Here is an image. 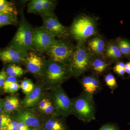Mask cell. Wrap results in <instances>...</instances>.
Here are the masks:
<instances>
[{
    "label": "cell",
    "instance_id": "cell-1",
    "mask_svg": "<svg viewBox=\"0 0 130 130\" xmlns=\"http://www.w3.org/2000/svg\"><path fill=\"white\" fill-rule=\"evenodd\" d=\"M71 101L72 113L79 120L89 123L95 119V104L93 95L83 93Z\"/></svg>",
    "mask_w": 130,
    "mask_h": 130
},
{
    "label": "cell",
    "instance_id": "cell-2",
    "mask_svg": "<svg viewBox=\"0 0 130 130\" xmlns=\"http://www.w3.org/2000/svg\"><path fill=\"white\" fill-rule=\"evenodd\" d=\"M41 72L48 82L57 86H60V84L72 74L69 66L50 59L44 61Z\"/></svg>",
    "mask_w": 130,
    "mask_h": 130
},
{
    "label": "cell",
    "instance_id": "cell-3",
    "mask_svg": "<svg viewBox=\"0 0 130 130\" xmlns=\"http://www.w3.org/2000/svg\"><path fill=\"white\" fill-rule=\"evenodd\" d=\"M92 59L85 47L79 44L74 48L69 67L72 74L78 76L90 68Z\"/></svg>",
    "mask_w": 130,
    "mask_h": 130
},
{
    "label": "cell",
    "instance_id": "cell-4",
    "mask_svg": "<svg viewBox=\"0 0 130 130\" xmlns=\"http://www.w3.org/2000/svg\"><path fill=\"white\" fill-rule=\"evenodd\" d=\"M96 31L94 20L88 16H82L74 20L70 32L76 40L83 41L94 35Z\"/></svg>",
    "mask_w": 130,
    "mask_h": 130
},
{
    "label": "cell",
    "instance_id": "cell-5",
    "mask_svg": "<svg viewBox=\"0 0 130 130\" xmlns=\"http://www.w3.org/2000/svg\"><path fill=\"white\" fill-rule=\"evenodd\" d=\"M74 50L67 43L56 40L46 53L51 60L69 66Z\"/></svg>",
    "mask_w": 130,
    "mask_h": 130
},
{
    "label": "cell",
    "instance_id": "cell-6",
    "mask_svg": "<svg viewBox=\"0 0 130 130\" xmlns=\"http://www.w3.org/2000/svg\"><path fill=\"white\" fill-rule=\"evenodd\" d=\"M33 28L29 23L23 20L13 38L11 45L28 52L32 49Z\"/></svg>",
    "mask_w": 130,
    "mask_h": 130
},
{
    "label": "cell",
    "instance_id": "cell-7",
    "mask_svg": "<svg viewBox=\"0 0 130 130\" xmlns=\"http://www.w3.org/2000/svg\"><path fill=\"white\" fill-rule=\"evenodd\" d=\"M55 40L53 35L42 26L33 29L32 48L35 50L46 53Z\"/></svg>",
    "mask_w": 130,
    "mask_h": 130
},
{
    "label": "cell",
    "instance_id": "cell-8",
    "mask_svg": "<svg viewBox=\"0 0 130 130\" xmlns=\"http://www.w3.org/2000/svg\"><path fill=\"white\" fill-rule=\"evenodd\" d=\"M53 100L55 109L59 115L66 116L72 113V102L60 86L55 88Z\"/></svg>",
    "mask_w": 130,
    "mask_h": 130
},
{
    "label": "cell",
    "instance_id": "cell-9",
    "mask_svg": "<svg viewBox=\"0 0 130 130\" xmlns=\"http://www.w3.org/2000/svg\"><path fill=\"white\" fill-rule=\"evenodd\" d=\"M41 16L43 23L42 27L55 37L65 38L69 36L68 30L61 23L54 12Z\"/></svg>",
    "mask_w": 130,
    "mask_h": 130
},
{
    "label": "cell",
    "instance_id": "cell-10",
    "mask_svg": "<svg viewBox=\"0 0 130 130\" xmlns=\"http://www.w3.org/2000/svg\"><path fill=\"white\" fill-rule=\"evenodd\" d=\"M28 53L11 45L0 51V60L5 63H21L25 62Z\"/></svg>",
    "mask_w": 130,
    "mask_h": 130
},
{
    "label": "cell",
    "instance_id": "cell-11",
    "mask_svg": "<svg viewBox=\"0 0 130 130\" xmlns=\"http://www.w3.org/2000/svg\"><path fill=\"white\" fill-rule=\"evenodd\" d=\"M56 4L50 0H32L28 3V11L32 13L47 15L54 12Z\"/></svg>",
    "mask_w": 130,
    "mask_h": 130
},
{
    "label": "cell",
    "instance_id": "cell-12",
    "mask_svg": "<svg viewBox=\"0 0 130 130\" xmlns=\"http://www.w3.org/2000/svg\"><path fill=\"white\" fill-rule=\"evenodd\" d=\"M81 83L83 92L87 94L94 96L101 89L99 79L94 76H86L81 79Z\"/></svg>",
    "mask_w": 130,
    "mask_h": 130
},
{
    "label": "cell",
    "instance_id": "cell-13",
    "mask_svg": "<svg viewBox=\"0 0 130 130\" xmlns=\"http://www.w3.org/2000/svg\"><path fill=\"white\" fill-rule=\"evenodd\" d=\"M25 62L27 70L31 73L37 74L41 73L44 61L35 52L30 51L28 53Z\"/></svg>",
    "mask_w": 130,
    "mask_h": 130
},
{
    "label": "cell",
    "instance_id": "cell-14",
    "mask_svg": "<svg viewBox=\"0 0 130 130\" xmlns=\"http://www.w3.org/2000/svg\"><path fill=\"white\" fill-rule=\"evenodd\" d=\"M18 119L20 122H23L28 126L37 127L40 125V122L37 117L29 112H23L20 114Z\"/></svg>",
    "mask_w": 130,
    "mask_h": 130
},
{
    "label": "cell",
    "instance_id": "cell-15",
    "mask_svg": "<svg viewBox=\"0 0 130 130\" xmlns=\"http://www.w3.org/2000/svg\"><path fill=\"white\" fill-rule=\"evenodd\" d=\"M41 93V89L39 87L34 88L30 93L27 95L24 100V106L27 107H30L36 105L39 101Z\"/></svg>",
    "mask_w": 130,
    "mask_h": 130
},
{
    "label": "cell",
    "instance_id": "cell-16",
    "mask_svg": "<svg viewBox=\"0 0 130 130\" xmlns=\"http://www.w3.org/2000/svg\"><path fill=\"white\" fill-rule=\"evenodd\" d=\"M88 46L95 53L101 55L105 50V43L104 40L100 38H95L90 41Z\"/></svg>",
    "mask_w": 130,
    "mask_h": 130
},
{
    "label": "cell",
    "instance_id": "cell-17",
    "mask_svg": "<svg viewBox=\"0 0 130 130\" xmlns=\"http://www.w3.org/2000/svg\"><path fill=\"white\" fill-rule=\"evenodd\" d=\"M106 52L108 57L113 60L118 61L122 58V55L118 47L113 43H110L108 44Z\"/></svg>",
    "mask_w": 130,
    "mask_h": 130
},
{
    "label": "cell",
    "instance_id": "cell-18",
    "mask_svg": "<svg viewBox=\"0 0 130 130\" xmlns=\"http://www.w3.org/2000/svg\"><path fill=\"white\" fill-rule=\"evenodd\" d=\"M0 13L13 14L17 16L18 11L13 3L0 0Z\"/></svg>",
    "mask_w": 130,
    "mask_h": 130
},
{
    "label": "cell",
    "instance_id": "cell-19",
    "mask_svg": "<svg viewBox=\"0 0 130 130\" xmlns=\"http://www.w3.org/2000/svg\"><path fill=\"white\" fill-rule=\"evenodd\" d=\"M109 64L104 61L99 59L92 60L90 68L98 74H102L108 68Z\"/></svg>",
    "mask_w": 130,
    "mask_h": 130
},
{
    "label": "cell",
    "instance_id": "cell-20",
    "mask_svg": "<svg viewBox=\"0 0 130 130\" xmlns=\"http://www.w3.org/2000/svg\"><path fill=\"white\" fill-rule=\"evenodd\" d=\"M18 23L17 16L13 14L0 13V28L9 25H15Z\"/></svg>",
    "mask_w": 130,
    "mask_h": 130
},
{
    "label": "cell",
    "instance_id": "cell-21",
    "mask_svg": "<svg viewBox=\"0 0 130 130\" xmlns=\"http://www.w3.org/2000/svg\"><path fill=\"white\" fill-rule=\"evenodd\" d=\"M45 127L48 130H66L64 123L57 119L49 120L45 124Z\"/></svg>",
    "mask_w": 130,
    "mask_h": 130
},
{
    "label": "cell",
    "instance_id": "cell-22",
    "mask_svg": "<svg viewBox=\"0 0 130 130\" xmlns=\"http://www.w3.org/2000/svg\"><path fill=\"white\" fill-rule=\"evenodd\" d=\"M118 47L121 54L127 57L130 56V42L125 39H119L117 41Z\"/></svg>",
    "mask_w": 130,
    "mask_h": 130
},
{
    "label": "cell",
    "instance_id": "cell-23",
    "mask_svg": "<svg viewBox=\"0 0 130 130\" xmlns=\"http://www.w3.org/2000/svg\"><path fill=\"white\" fill-rule=\"evenodd\" d=\"M19 106L18 99L15 96L8 98L4 103L5 109L8 111H12L17 109Z\"/></svg>",
    "mask_w": 130,
    "mask_h": 130
},
{
    "label": "cell",
    "instance_id": "cell-24",
    "mask_svg": "<svg viewBox=\"0 0 130 130\" xmlns=\"http://www.w3.org/2000/svg\"><path fill=\"white\" fill-rule=\"evenodd\" d=\"M7 74L9 76L20 77L24 74V71L22 68L16 64H12L7 68Z\"/></svg>",
    "mask_w": 130,
    "mask_h": 130
},
{
    "label": "cell",
    "instance_id": "cell-25",
    "mask_svg": "<svg viewBox=\"0 0 130 130\" xmlns=\"http://www.w3.org/2000/svg\"><path fill=\"white\" fill-rule=\"evenodd\" d=\"M105 83L111 90L112 93L118 87V85L115 77L111 73H109L105 76Z\"/></svg>",
    "mask_w": 130,
    "mask_h": 130
},
{
    "label": "cell",
    "instance_id": "cell-26",
    "mask_svg": "<svg viewBox=\"0 0 130 130\" xmlns=\"http://www.w3.org/2000/svg\"><path fill=\"white\" fill-rule=\"evenodd\" d=\"M20 88L24 93L28 95L34 89V85L31 80L25 79L21 82Z\"/></svg>",
    "mask_w": 130,
    "mask_h": 130
},
{
    "label": "cell",
    "instance_id": "cell-27",
    "mask_svg": "<svg viewBox=\"0 0 130 130\" xmlns=\"http://www.w3.org/2000/svg\"><path fill=\"white\" fill-rule=\"evenodd\" d=\"M9 116L6 115L0 116V130H6L8 125L11 122Z\"/></svg>",
    "mask_w": 130,
    "mask_h": 130
},
{
    "label": "cell",
    "instance_id": "cell-28",
    "mask_svg": "<svg viewBox=\"0 0 130 130\" xmlns=\"http://www.w3.org/2000/svg\"><path fill=\"white\" fill-rule=\"evenodd\" d=\"M125 65V64L122 61L119 62L113 67L114 71L119 76H123L125 73L124 70Z\"/></svg>",
    "mask_w": 130,
    "mask_h": 130
},
{
    "label": "cell",
    "instance_id": "cell-29",
    "mask_svg": "<svg viewBox=\"0 0 130 130\" xmlns=\"http://www.w3.org/2000/svg\"><path fill=\"white\" fill-rule=\"evenodd\" d=\"M20 88V85L18 83H13L9 85L6 88L3 89L5 92L8 93H14L19 89Z\"/></svg>",
    "mask_w": 130,
    "mask_h": 130
},
{
    "label": "cell",
    "instance_id": "cell-30",
    "mask_svg": "<svg viewBox=\"0 0 130 130\" xmlns=\"http://www.w3.org/2000/svg\"><path fill=\"white\" fill-rule=\"evenodd\" d=\"M7 74L6 72L4 70H2L0 72V89L2 86H3L7 78Z\"/></svg>",
    "mask_w": 130,
    "mask_h": 130
},
{
    "label": "cell",
    "instance_id": "cell-31",
    "mask_svg": "<svg viewBox=\"0 0 130 130\" xmlns=\"http://www.w3.org/2000/svg\"><path fill=\"white\" fill-rule=\"evenodd\" d=\"M16 82H17V79L15 77L11 76L8 77L3 85V89L6 88L10 85Z\"/></svg>",
    "mask_w": 130,
    "mask_h": 130
},
{
    "label": "cell",
    "instance_id": "cell-32",
    "mask_svg": "<svg viewBox=\"0 0 130 130\" xmlns=\"http://www.w3.org/2000/svg\"><path fill=\"white\" fill-rule=\"evenodd\" d=\"M98 130H119L116 126L112 124H107L102 126Z\"/></svg>",
    "mask_w": 130,
    "mask_h": 130
},
{
    "label": "cell",
    "instance_id": "cell-33",
    "mask_svg": "<svg viewBox=\"0 0 130 130\" xmlns=\"http://www.w3.org/2000/svg\"><path fill=\"white\" fill-rule=\"evenodd\" d=\"M55 108L52 103L50 101L46 107L43 109V111L45 113L49 114L53 113L54 110Z\"/></svg>",
    "mask_w": 130,
    "mask_h": 130
},
{
    "label": "cell",
    "instance_id": "cell-34",
    "mask_svg": "<svg viewBox=\"0 0 130 130\" xmlns=\"http://www.w3.org/2000/svg\"><path fill=\"white\" fill-rule=\"evenodd\" d=\"M50 101L47 99H43L39 103V107L40 109L42 111H43V109L46 107Z\"/></svg>",
    "mask_w": 130,
    "mask_h": 130
},
{
    "label": "cell",
    "instance_id": "cell-35",
    "mask_svg": "<svg viewBox=\"0 0 130 130\" xmlns=\"http://www.w3.org/2000/svg\"><path fill=\"white\" fill-rule=\"evenodd\" d=\"M17 130H30L29 126L26 125L23 122H19L18 123Z\"/></svg>",
    "mask_w": 130,
    "mask_h": 130
},
{
    "label": "cell",
    "instance_id": "cell-36",
    "mask_svg": "<svg viewBox=\"0 0 130 130\" xmlns=\"http://www.w3.org/2000/svg\"><path fill=\"white\" fill-rule=\"evenodd\" d=\"M18 124L16 121H11L8 125L6 130H17Z\"/></svg>",
    "mask_w": 130,
    "mask_h": 130
},
{
    "label": "cell",
    "instance_id": "cell-37",
    "mask_svg": "<svg viewBox=\"0 0 130 130\" xmlns=\"http://www.w3.org/2000/svg\"><path fill=\"white\" fill-rule=\"evenodd\" d=\"M124 70L126 73L130 76V61H129L125 64Z\"/></svg>",
    "mask_w": 130,
    "mask_h": 130
},
{
    "label": "cell",
    "instance_id": "cell-38",
    "mask_svg": "<svg viewBox=\"0 0 130 130\" xmlns=\"http://www.w3.org/2000/svg\"><path fill=\"white\" fill-rule=\"evenodd\" d=\"M2 108L1 105V102H0V113L2 112Z\"/></svg>",
    "mask_w": 130,
    "mask_h": 130
},
{
    "label": "cell",
    "instance_id": "cell-39",
    "mask_svg": "<svg viewBox=\"0 0 130 130\" xmlns=\"http://www.w3.org/2000/svg\"><path fill=\"white\" fill-rule=\"evenodd\" d=\"M32 130H37L36 129H32Z\"/></svg>",
    "mask_w": 130,
    "mask_h": 130
}]
</instances>
